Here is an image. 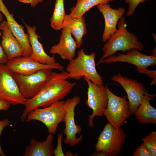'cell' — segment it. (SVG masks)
<instances>
[{
  "mask_svg": "<svg viewBox=\"0 0 156 156\" xmlns=\"http://www.w3.org/2000/svg\"><path fill=\"white\" fill-rule=\"evenodd\" d=\"M68 73L64 70L59 73L52 71L37 94L26 101L21 120L25 121L28 114L36 108L47 107L57 101L62 100L77 85L75 82L68 80Z\"/></svg>",
  "mask_w": 156,
  "mask_h": 156,
  "instance_id": "1",
  "label": "cell"
},
{
  "mask_svg": "<svg viewBox=\"0 0 156 156\" xmlns=\"http://www.w3.org/2000/svg\"><path fill=\"white\" fill-rule=\"evenodd\" d=\"M118 28L107 41L103 48L104 54L97 65L105 59L115 54L118 51L123 53L133 49L142 50L144 46L138 40L137 36L127 29V25L124 17L122 16L118 23Z\"/></svg>",
  "mask_w": 156,
  "mask_h": 156,
  "instance_id": "2",
  "label": "cell"
},
{
  "mask_svg": "<svg viewBox=\"0 0 156 156\" xmlns=\"http://www.w3.org/2000/svg\"><path fill=\"white\" fill-rule=\"evenodd\" d=\"M96 55L94 52L86 54L83 49L79 50L77 56L69 61L66 67L68 79L78 81L84 77L96 85H103V79L96 70Z\"/></svg>",
  "mask_w": 156,
  "mask_h": 156,
  "instance_id": "3",
  "label": "cell"
},
{
  "mask_svg": "<svg viewBox=\"0 0 156 156\" xmlns=\"http://www.w3.org/2000/svg\"><path fill=\"white\" fill-rule=\"evenodd\" d=\"M65 112V101H59L47 107L35 109L28 114L26 120L39 121L46 126L48 133L54 134L58 124L64 122Z\"/></svg>",
  "mask_w": 156,
  "mask_h": 156,
  "instance_id": "4",
  "label": "cell"
},
{
  "mask_svg": "<svg viewBox=\"0 0 156 156\" xmlns=\"http://www.w3.org/2000/svg\"><path fill=\"white\" fill-rule=\"evenodd\" d=\"M126 136L121 128L115 127L109 122L104 126L95 145L96 151L107 152L110 156L120 155L125 144Z\"/></svg>",
  "mask_w": 156,
  "mask_h": 156,
  "instance_id": "5",
  "label": "cell"
},
{
  "mask_svg": "<svg viewBox=\"0 0 156 156\" xmlns=\"http://www.w3.org/2000/svg\"><path fill=\"white\" fill-rule=\"evenodd\" d=\"M105 87L108 101L107 107L103 109V115L113 127H120L131 115L129 103L126 100L127 96H118L112 93L107 86Z\"/></svg>",
  "mask_w": 156,
  "mask_h": 156,
  "instance_id": "6",
  "label": "cell"
},
{
  "mask_svg": "<svg viewBox=\"0 0 156 156\" xmlns=\"http://www.w3.org/2000/svg\"><path fill=\"white\" fill-rule=\"evenodd\" d=\"M52 69H44L32 74L24 75L13 73L19 91L26 99L36 95L49 79Z\"/></svg>",
  "mask_w": 156,
  "mask_h": 156,
  "instance_id": "7",
  "label": "cell"
},
{
  "mask_svg": "<svg viewBox=\"0 0 156 156\" xmlns=\"http://www.w3.org/2000/svg\"><path fill=\"white\" fill-rule=\"evenodd\" d=\"M27 99L20 93L13 73L5 64H0V101L11 105H24Z\"/></svg>",
  "mask_w": 156,
  "mask_h": 156,
  "instance_id": "8",
  "label": "cell"
},
{
  "mask_svg": "<svg viewBox=\"0 0 156 156\" xmlns=\"http://www.w3.org/2000/svg\"><path fill=\"white\" fill-rule=\"evenodd\" d=\"M111 79L119 83L125 91L131 115L134 114L146 95L152 97L155 96V94H150L142 83L122 75L119 73L113 75Z\"/></svg>",
  "mask_w": 156,
  "mask_h": 156,
  "instance_id": "9",
  "label": "cell"
},
{
  "mask_svg": "<svg viewBox=\"0 0 156 156\" xmlns=\"http://www.w3.org/2000/svg\"><path fill=\"white\" fill-rule=\"evenodd\" d=\"M83 78L88 85V98L86 104L93 112L92 114L88 116V124L90 127H93L94 117L103 115V109L106 108L108 103V94L103 85H96L87 78Z\"/></svg>",
  "mask_w": 156,
  "mask_h": 156,
  "instance_id": "10",
  "label": "cell"
},
{
  "mask_svg": "<svg viewBox=\"0 0 156 156\" xmlns=\"http://www.w3.org/2000/svg\"><path fill=\"white\" fill-rule=\"evenodd\" d=\"M80 100L79 96L75 95L65 101L66 112L64 121L65 127L64 133L66 137L63 142L71 146L79 143L83 138L82 135L77 137V134L81 133V128L80 126L76 124L75 120V110L76 106L80 103Z\"/></svg>",
  "mask_w": 156,
  "mask_h": 156,
  "instance_id": "11",
  "label": "cell"
},
{
  "mask_svg": "<svg viewBox=\"0 0 156 156\" xmlns=\"http://www.w3.org/2000/svg\"><path fill=\"white\" fill-rule=\"evenodd\" d=\"M5 64L12 73L24 75L32 74L44 69L57 70L62 71L64 68V66L58 62L51 65L44 64L29 56H25L8 60Z\"/></svg>",
  "mask_w": 156,
  "mask_h": 156,
  "instance_id": "12",
  "label": "cell"
},
{
  "mask_svg": "<svg viewBox=\"0 0 156 156\" xmlns=\"http://www.w3.org/2000/svg\"><path fill=\"white\" fill-rule=\"evenodd\" d=\"M116 62H127L132 64L138 68H146L156 64V57L142 53L137 49H133L125 54L118 53L109 56L102 61L103 63L110 64Z\"/></svg>",
  "mask_w": 156,
  "mask_h": 156,
  "instance_id": "13",
  "label": "cell"
},
{
  "mask_svg": "<svg viewBox=\"0 0 156 156\" xmlns=\"http://www.w3.org/2000/svg\"><path fill=\"white\" fill-rule=\"evenodd\" d=\"M98 10L103 15L105 21V27L102 40L106 42L110 36L117 30L118 21L125 12V8L119 7L117 9L112 8L109 3L97 5Z\"/></svg>",
  "mask_w": 156,
  "mask_h": 156,
  "instance_id": "14",
  "label": "cell"
},
{
  "mask_svg": "<svg viewBox=\"0 0 156 156\" xmlns=\"http://www.w3.org/2000/svg\"><path fill=\"white\" fill-rule=\"evenodd\" d=\"M0 12L5 16L9 29L21 46L24 52L23 56H30L32 50L28 34L25 32L24 26L16 21L13 15L10 13L2 0H0Z\"/></svg>",
  "mask_w": 156,
  "mask_h": 156,
  "instance_id": "15",
  "label": "cell"
},
{
  "mask_svg": "<svg viewBox=\"0 0 156 156\" xmlns=\"http://www.w3.org/2000/svg\"><path fill=\"white\" fill-rule=\"evenodd\" d=\"M0 28L2 37L1 44L8 60L23 56L22 47L9 29L7 21L2 22Z\"/></svg>",
  "mask_w": 156,
  "mask_h": 156,
  "instance_id": "16",
  "label": "cell"
},
{
  "mask_svg": "<svg viewBox=\"0 0 156 156\" xmlns=\"http://www.w3.org/2000/svg\"><path fill=\"white\" fill-rule=\"evenodd\" d=\"M29 35V40L31 45L32 53L29 57L42 64L51 65L55 64L54 56H50L44 51L43 45L39 41L40 37L36 33V27H31L24 23Z\"/></svg>",
  "mask_w": 156,
  "mask_h": 156,
  "instance_id": "17",
  "label": "cell"
},
{
  "mask_svg": "<svg viewBox=\"0 0 156 156\" xmlns=\"http://www.w3.org/2000/svg\"><path fill=\"white\" fill-rule=\"evenodd\" d=\"M77 47V43L70 33L62 30L59 42L53 46L49 53L57 54L63 60L70 61L75 57Z\"/></svg>",
  "mask_w": 156,
  "mask_h": 156,
  "instance_id": "18",
  "label": "cell"
},
{
  "mask_svg": "<svg viewBox=\"0 0 156 156\" xmlns=\"http://www.w3.org/2000/svg\"><path fill=\"white\" fill-rule=\"evenodd\" d=\"M62 29L73 36L77 43V47L80 48L83 43V38L87 32L84 17L82 16L73 17L69 14H66Z\"/></svg>",
  "mask_w": 156,
  "mask_h": 156,
  "instance_id": "19",
  "label": "cell"
},
{
  "mask_svg": "<svg viewBox=\"0 0 156 156\" xmlns=\"http://www.w3.org/2000/svg\"><path fill=\"white\" fill-rule=\"evenodd\" d=\"M54 137L49 133L46 140L37 141L33 138L30 140V144L26 146L24 156H51L53 155L52 146Z\"/></svg>",
  "mask_w": 156,
  "mask_h": 156,
  "instance_id": "20",
  "label": "cell"
},
{
  "mask_svg": "<svg viewBox=\"0 0 156 156\" xmlns=\"http://www.w3.org/2000/svg\"><path fill=\"white\" fill-rule=\"evenodd\" d=\"M154 97L146 95L141 104L136 111L134 115L137 120L141 124H152L156 125V109L150 103Z\"/></svg>",
  "mask_w": 156,
  "mask_h": 156,
  "instance_id": "21",
  "label": "cell"
},
{
  "mask_svg": "<svg viewBox=\"0 0 156 156\" xmlns=\"http://www.w3.org/2000/svg\"><path fill=\"white\" fill-rule=\"evenodd\" d=\"M114 0H77L75 6L70 9L69 15L73 17L83 16L94 6L100 4L108 3Z\"/></svg>",
  "mask_w": 156,
  "mask_h": 156,
  "instance_id": "22",
  "label": "cell"
},
{
  "mask_svg": "<svg viewBox=\"0 0 156 156\" xmlns=\"http://www.w3.org/2000/svg\"><path fill=\"white\" fill-rule=\"evenodd\" d=\"M64 1H56L53 12L50 19L51 26L55 30L62 29L63 24L66 15Z\"/></svg>",
  "mask_w": 156,
  "mask_h": 156,
  "instance_id": "23",
  "label": "cell"
},
{
  "mask_svg": "<svg viewBox=\"0 0 156 156\" xmlns=\"http://www.w3.org/2000/svg\"><path fill=\"white\" fill-rule=\"evenodd\" d=\"M143 143L146 146L152 156L156 155V132L152 131L142 139Z\"/></svg>",
  "mask_w": 156,
  "mask_h": 156,
  "instance_id": "24",
  "label": "cell"
},
{
  "mask_svg": "<svg viewBox=\"0 0 156 156\" xmlns=\"http://www.w3.org/2000/svg\"><path fill=\"white\" fill-rule=\"evenodd\" d=\"M149 0H125V3L129 5L128 11L126 14L127 16H131L134 13L135 10L138 5L146 1Z\"/></svg>",
  "mask_w": 156,
  "mask_h": 156,
  "instance_id": "25",
  "label": "cell"
},
{
  "mask_svg": "<svg viewBox=\"0 0 156 156\" xmlns=\"http://www.w3.org/2000/svg\"><path fill=\"white\" fill-rule=\"evenodd\" d=\"M133 156H152L146 146L143 143L136 148Z\"/></svg>",
  "mask_w": 156,
  "mask_h": 156,
  "instance_id": "26",
  "label": "cell"
},
{
  "mask_svg": "<svg viewBox=\"0 0 156 156\" xmlns=\"http://www.w3.org/2000/svg\"><path fill=\"white\" fill-rule=\"evenodd\" d=\"M63 133L61 132L58 134L57 142L56 148L53 151V154L55 156H65L63 152L62 147V139Z\"/></svg>",
  "mask_w": 156,
  "mask_h": 156,
  "instance_id": "27",
  "label": "cell"
},
{
  "mask_svg": "<svg viewBox=\"0 0 156 156\" xmlns=\"http://www.w3.org/2000/svg\"><path fill=\"white\" fill-rule=\"evenodd\" d=\"M138 72L139 73L145 74L148 76L152 78L153 80L151 85H155L156 83V70L150 71L147 70L146 68H137Z\"/></svg>",
  "mask_w": 156,
  "mask_h": 156,
  "instance_id": "28",
  "label": "cell"
},
{
  "mask_svg": "<svg viewBox=\"0 0 156 156\" xmlns=\"http://www.w3.org/2000/svg\"><path fill=\"white\" fill-rule=\"evenodd\" d=\"M10 125L9 121L8 119L6 118L2 120H0V139L1 133L4 128ZM0 155L4 156L5 155L3 151L0 142Z\"/></svg>",
  "mask_w": 156,
  "mask_h": 156,
  "instance_id": "29",
  "label": "cell"
},
{
  "mask_svg": "<svg viewBox=\"0 0 156 156\" xmlns=\"http://www.w3.org/2000/svg\"><path fill=\"white\" fill-rule=\"evenodd\" d=\"M1 32L0 28V36ZM8 59L4 52L0 43V64H5L8 60Z\"/></svg>",
  "mask_w": 156,
  "mask_h": 156,
  "instance_id": "30",
  "label": "cell"
},
{
  "mask_svg": "<svg viewBox=\"0 0 156 156\" xmlns=\"http://www.w3.org/2000/svg\"><path fill=\"white\" fill-rule=\"evenodd\" d=\"M10 104L6 101H0V111H7L10 108Z\"/></svg>",
  "mask_w": 156,
  "mask_h": 156,
  "instance_id": "31",
  "label": "cell"
},
{
  "mask_svg": "<svg viewBox=\"0 0 156 156\" xmlns=\"http://www.w3.org/2000/svg\"><path fill=\"white\" fill-rule=\"evenodd\" d=\"M109 155L108 153L104 151H98L94 152L92 156H107Z\"/></svg>",
  "mask_w": 156,
  "mask_h": 156,
  "instance_id": "32",
  "label": "cell"
},
{
  "mask_svg": "<svg viewBox=\"0 0 156 156\" xmlns=\"http://www.w3.org/2000/svg\"><path fill=\"white\" fill-rule=\"evenodd\" d=\"M44 1V0H31L30 6L31 7H35L38 4L43 2Z\"/></svg>",
  "mask_w": 156,
  "mask_h": 156,
  "instance_id": "33",
  "label": "cell"
},
{
  "mask_svg": "<svg viewBox=\"0 0 156 156\" xmlns=\"http://www.w3.org/2000/svg\"><path fill=\"white\" fill-rule=\"evenodd\" d=\"M19 2L25 3L30 4L31 3V0H18Z\"/></svg>",
  "mask_w": 156,
  "mask_h": 156,
  "instance_id": "34",
  "label": "cell"
},
{
  "mask_svg": "<svg viewBox=\"0 0 156 156\" xmlns=\"http://www.w3.org/2000/svg\"><path fill=\"white\" fill-rule=\"evenodd\" d=\"M3 19L2 13L0 12V23L2 22Z\"/></svg>",
  "mask_w": 156,
  "mask_h": 156,
  "instance_id": "35",
  "label": "cell"
},
{
  "mask_svg": "<svg viewBox=\"0 0 156 156\" xmlns=\"http://www.w3.org/2000/svg\"></svg>",
  "mask_w": 156,
  "mask_h": 156,
  "instance_id": "36",
  "label": "cell"
}]
</instances>
